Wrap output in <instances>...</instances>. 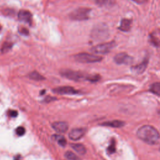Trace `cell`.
I'll use <instances>...</instances> for the list:
<instances>
[{
    "label": "cell",
    "mask_w": 160,
    "mask_h": 160,
    "mask_svg": "<svg viewBox=\"0 0 160 160\" xmlns=\"http://www.w3.org/2000/svg\"><path fill=\"white\" fill-rule=\"evenodd\" d=\"M138 137L149 144H157L159 141V134L154 127L146 125L141 127L137 131Z\"/></svg>",
    "instance_id": "obj_1"
},
{
    "label": "cell",
    "mask_w": 160,
    "mask_h": 160,
    "mask_svg": "<svg viewBox=\"0 0 160 160\" xmlns=\"http://www.w3.org/2000/svg\"><path fill=\"white\" fill-rule=\"evenodd\" d=\"M109 31L104 24H98L94 26L91 32V39L96 42L102 41L109 38Z\"/></svg>",
    "instance_id": "obj_2"
},
{
    "label": "cell",
    "mask_w": 160,
    "mask_h": 160,
    "mask_svg": "<svg viewBox=\"0 0 160 160\" xmlns=\"http://www.w3.org/2000/svg\"><path fill=\"white\" fill-rule=\"evenodd\" d=\"M91 9L87 8H79L74 9L69 14V17L73 21H84L90 18Z\"/></svg>",
    "instance_id": "obj_3"
},
{
    "label": "cell",
    "mask_w": 160,
    "mask_h": 160,
    "mask_svg": "<svg viewBox=\"0 0 160 160\" xmlns=\"http://www.w3.org/2000/svg\"><path fill=\"white\" fill-rule=\"evenodd\" d=\"M61 74L66 78L74 81H82L84 80L88 81L89 76L79 71H72L70 69H63L61 71Z\"/></svg>",
    "instance_id": "obj_4"
},
{
    "label": "cell",
    "mask_w": 160,
    "mask_h": 160,
    "mask_svg": "<svg viewBox=\"0 0 160 160\" xmlns=\"http://www.w3.org/2000/svg\"><path fill=\"white\" fill-rule=\"evenodd\" d=\"M74 59L79 62L82 63H93V62H97L101 61L102 58L94 54H91L88 53H79L78 54H76L74 56Z\"/></svg>",
    "instance_id": "obj_5"
},
{
    "label": "cell",
    "mask_w": 160,
    "mask_h": 160,
    "mask_svg": "<svg viewBox=\"0 0 160 160\" xmlns=\"http://www.w3.org/2000/svg\"><path fill=\"white\" fill-rule=\"evenodd\" d=\"M114 46V41H111L95 46L91 49V51L95 54H105L109 52Z\"/></svg>",
    "instance_id": "obj_6"
},
{
    "label": "cell",
    "mask_w": 160,
    "mask_h": 160,
    "mask_svg": "<svg viewBox=\"0 0 160 160\" xmlns=\"http://www.w3.org/2000/svg\"><path fill=\"white\" fill-rule=\"evenodd\" d=\"M114 61L118 64L129 65L132 63L133 58L125 52H120L114 56Z\"/></svg>",
    "instance_id": "obj_7"
},
{
    "label": "cell",
    "mask_w": 160,
    "mask_h": 160,
    "mask_svg": "<svg viewBox=\"0 0 160 160\" xmlns=\"http://www.w3.org/2000/svg\"><path fill=\"white\" fill-rule=\"evenodd\" d=\"M54 93L58 94H76L79 92L76 89H74L72 87L70 86H61L54 88L52 89Z\"/></svg>",
    "instance_id": "obj_8"
},
{
    "label": "cell",
    "mask_w": 160,
    "mask_h": 160,
    "mask_svg": "<svg viewBox=\"0 0 160 160\" xmlns=\"http://www.w3.org/2000/svg\"><path fill=\"white\" fill-rule=\"evenodd\" d=\"M85 132L86 129L84 128H75L70 131L69 137L72 141H78L85 134Z\"/></svg>",
    "instance_id": "obj_9"
},
{
    "label": "cell",
    "mask_w": 160,
    "mask_h": 160,
    "mask_svg": "<svg viewBox=\"0 0 160 160\" xmlns=\"http://www.w3.org/2000/svg\"><path fill=\"white\" fill-rule=\"evenodd\" d=\"M18 18L20 21L31 25L32 24V14L27 10H21L18 12Z\"/></svg>",
    "instance_id": "obj_10"
},
{
    "label": "cell",
    "mask_w": 160,
    "mask_h": 160,
    "mask_svg": "<svg viewBox=\"0 0 160 160\" xmlns=\"http://www.w3.org/2000/svg\"><path fill=\"white\" fill-rule=\"evenodd\" d=\"M52 128L59 133L66 132L68 129V124L66 122H54L52 124Z\"/></svg>",
    "instance_id": "obj_11"
},
{
    "label": "cell",
    "mask_w": 160,
    "mask_h": 160,
    "mask_svg": "<svg viewBox=\"0 0 160 160\" xmlns=\"http://www.w3.org/2000/svg\"><path fill=\"white\" fill-rule=\"evenodd\" d=\"M148 59H144L141 63L136 66H132L131 68V71L135 74H141L145 71L148 66Z\"/></svg>",
    "instance_id": "obj_12"
},
{
    "label": "cell",
    "mask_w": 160,
    "mask_h": 160,
    "mask_svg": "<svg viewBox=\"0 0 160 160\" xmlns=\"http://www.w3.org/2000/svg\"><path fill=\"white\" fill-rule=\"evenodd\" d=\"M131 24H132V21L131 19H122L121 21V24L119 27V29L122 31L128 32L131 29Z\"/></svg>",
    "instance_id": "obj_13"
},
{
    "label": "cell",
    "mask_w": 160,
    "mask_h": 160,
    "mask_svg": "<svg viewBox=\"0 0 160 160\" xmlns=\"http://www.w3.org/2000/svg\"><path fill=\"white\" fill-rule=\"evenodd\" d=\"M101 125L118 128L122 127L124 125V122L123 121H119V120H113V121H111L104 122L103 123L101 124Z\"/></svg>",
    "instance_id": "obj_14"
},
{
    "label": "cell",
    "mask_w": 160,
    "mask_h": 160,
    "mask_svg": "<svg viewBox=\"0 0 160 160\" xmlns=\"http://www.w3.org/2000/svg\"><path fill=\"white\" fill-rule=\"evenodd\" d=\"M94 2L100 7H111L115 4V0H94Z\"/></svg>",
    "instance_id": "obj_15"
},
{
    "label": "cell",
    "mask_w": 160,
    "mask_h": 160,
    "mask_svg": "<svg viewBox=\"0 0 160 160\" xmlns=\"http://www.w3.org/2000/svg\"><path fill=\"white\" fill-rule=\"evenodd\" d=\"M71 146L76 152L81 155H84L86 152V148L81 144H71Z\"/></svg>",
    "instance_id": "obj_16"
},
{
    "label": "cell",
    "mask_w": 160,
    "mask_h": 160,
    "mask_svg": "<svg viewBox=\"0 0 160 160\" xmlns=\"http://www.w3.org/2000/svg\"><path fill=\"white\" fill-rule=\"evenodd\" d=\"M52 139L54 141H56L58 143V144L62 147H64L66 145V140L62 136L55 134L52 136Z\"/></svg>",
    "instance_id": "obj_17"
},
{
    "label": "cell",
    "mask_w": 160,
    "mask_h": 160,
    "mask_svg": "<svg viewBox=\"0 0 160 160\" xmlns=\"http://www.w3.org/2000/svg\"><path fill=\"white\" fill-rule=\"evenodd\" d=\"M149 41L154 46H158L159 44V39L156 34V32H153L149 36Z\"/></svg>",
    "instance_id": "obj_18"
},
{
    "label": "cell",
    "mask_w": 160,
    "mask_h": 160,
    "mask_svg": "<svg viewBox=\"0 0 160 160\" xmlns=\"http://www.w3.org/2000/svg\"><path fill=\"white\" fill-rule=\"evenodd\" d=\"M29 77L30 79L35 80V81H41V80L44 79V78L37 71H33V72H31L29 74Z\"/></svg>",
    "instance_id": "obj_19"
},
{
    "label": "cell",
    "mask_w": 160,
    "mask_h": 160,
    "mask_svg": "<svg viewBox=\"0 0 160 160\" xmlns=\"http://www.w3.org/2000/svg\"><path fill=\"white\" fill-rule=\"evenodd\" d=\"M150 91L152 93L156 94L157 96H159L160 94V83L155 82L151 85L150 88Z\"/></svg>",
    "instance_id": "obj_20"
},
{
    "label": "cell",
    "mask_w": 160,
    "mask_h": 160,
    "mask_svg": "<svg viewBox=\"0 0 160 160\" xmlns=\"http://www.w3.org/2000/svg\"><path fill=\"white\" fill-rule=\"evenodd\" d=\"M64 156L68 160H79V158L74 153L71 151H67L65 153Z\"/></svg>",
    "instance_id": "obj_21"
},
{
    "label": "cell",
    "mask_w": 160,
    "mask_h": 160,
    "mask_svg": "<svg viewBox=\"0 0 160 160\" xmlns=\"http://www.w3.org/2000/svg\"><path fill=\"white\" fill-rule=\"evenodd\" d=\"M12 46V44L11 43V42H6L3 44L2 46V48H1V51L3 53H5V52H7L8 51H9L11 48Z\"/></svg>",
    "instance_id": "obj_22"
},
{
    "label": "cell",
    "mask_w": 160,
    "mask_h": 160,
    "mask_svg": "<svg viewBox=\"0 0 160 160\" xmlns=\"http://www.w3.org/2000/svg\"><path fill=\"white\" fill-rule=\"evenodd\" d=\"M107 151L109 154H112L116 151V147H115V141L113 139H111V144L108 146Z\"/></svg>",
    "instance_id": "obj_23"
},
{
    "label": "cell",
    "mask_w": 160,
    "mask_h": 160,
    "mask_svg": "<svg viewBox=\"0 0 160 160\" xmlns=\"http://www.w3.org/2000/svg\"><path fill=\"white\" fill-rule=\"evenodd\" d=\"M16 132L19 136H23L24 134V133H25V129L23 127H22V126H19V127H18L16 128Z\"/></svg>",
    "instance_id": "obj_24"
},
{
    "label": "cell",
    "mask_w": 160,
    "mask_h": 160,
    "mask_svg": "<svg viewBox=\"0 0 160 160\" xmlns=\"http://www.w3.org/2000/svg\"><path fill=\"white\" fill-rule=\"evenodd\" d=\"M19 32L23 35H28L29 34V31L26 28H21L20 29H19Z\"/></svg>",
    "instance_id": "obj_25"
},
{
    "label": "cell",
    "mask_w": 160,
    "mask_h": 160,
    "mask_svg": "<svg viewBox=\"0 0 160 160\" xmlns=\"http://www.w3.org/2000/svg\"><path fill=\"white\" fill-rule=\"evenodd\" d=\"M9 114L11 117L16 118L18 116V112L15 110H11L9 111Z\"/></svg>",
    "instance_id": "obj_26"
},
{
    "label": "cell",
    "mask_w": 160,
    "mask_h": 160,
    "mask_svg": "<svg viewBox=\"0 0 160 160\" xmlns=\"http://www.w3.org/2000/svg\"><path fill=\"white\" fill-rule=\"evenodd\" d=\"M19 159H20V156H18L14 158V160H19Z\"/></svg>",
    "instance_id": "obj_27"
},
{
    "label": "cell",
    "mask_w": 160,
    "mask_h": 160,
    "mask_svg": "<svg viewBox=\"0 0 160 160\" xmlns=\"http://www.w3.org/2000/svg\"><path fill=\"white\" fill-rule=\"evenodd\" d=\"M1 29H2V27H1V26L0 25V31H1Z\"/></svg>",
    "instance_id": "obj_28"
}]
</instances>
